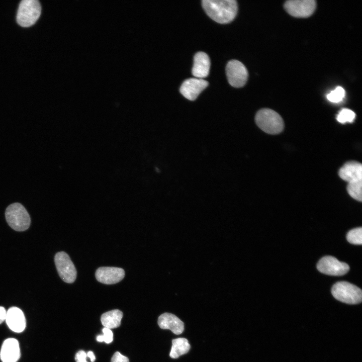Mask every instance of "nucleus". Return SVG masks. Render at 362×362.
<instances>
[{
  "label": "nucleus",
  "mask_w": 362,
  "mask_h": 362,
  "mask_svg": "<svg viewBox=\"0 0 362 362\" xmlns=\"http://www.w3.org/2000/svg\"><path fill=\"white\" fill-rule=\"evenodd\" d=\"M355 117L354 112L348 109H343L338 113L336 119L338 122L341 123L346 122L351 123Z\"/></svg>",
  "instance_id": "obj_21"
},
{
  "label": "nucleus",
  "mask_w": 362,
  "mask_h": 362,
  "mask_svg": "<svg viewBox=\"0 0 362 362\" xmlns=\"http://www.w3.org/2000/svg\"><path fill=\"white\" fill-rule=\"evenodd\" d=\"M202 3L207 14L219 23H229L236 15L237 4L235 0H203Z\"/></svg>",
  "instance_id": "obj_1"
},
{
  "label": "nucleus",
  "mask_w": 362,
  "mask_h": 362,
  "mask_svg": "<svg viewBox=\"0 0 362 362\" xmlns=\"http://www.w3.org/2000/svg\"><path fill=\"white\" fill-rule=\"evenodd\" d=\"M316 2L314 0H290L284 4V8L288 14L296 18H307L315 10Z\"/></svg>",
  "instance_id": "obj_8"
},
{
  "label": "nucleus",
  "mask_w": 362,
  "mask_h": 362,
  "mask_svg": "<svg viewBox=\"0 0 362 362\" xmlns=\"http://www.w3.org/2000/svg\"><path fill=\"white\" fill-rule=\"evenodd\" d=\"M159 326L163 329H169L175 334H181L184 330V324L177 316L169 313H164L158 319Z\"/></svg>",
  "instance_id": "obj_16"
},
{
  "label": "nucleus",
  "mask_w": 362,
  "mask_h": 362,
  "mask_svg": "<svg viewBox=\"0 0 362 362\" xmlns=\"http://www.w3.org/2000/svg\"><path fill=\"white\" fill-rule=\"evenodd\" d=\"M122 317V312L119 310L115 309L103 314L101 317V321L105 327L111 329L118 327L120 325Z\"/></svg>",
  "instance_id": "obj_17"
},
{
  "label": "nucleus",
  "mask_w": 362,
  "mask_h": 362,
  "mask_svg": "<svg viewBox=\"0 0 362 362\" xmlns=\"http://www.w3.org/2000/svg\"><path fill=\"white\" fill-rule=\"evenodd\" d=\"M331 293L336 300L348 304H357L362 300L361 289L345 281L336 283L332 287Z\"/></svg>",
  "instance_id": "obj_4"
},
{
  "label": "nucleus",
  "mask_w": 362,
  "mask_h": 362,
  "mask_svg": "<svg viewBox=\"0 0 362 362\" xmlns=\"http://www.w3.org/2000/svg\"><path fill=\"white\" fill-rule=\"evenodd\" d=\"M86 354L87 356L89 357L92 362H94L95 360L96 357L93 351H89Z\"/></svg>",
  "instance_id": "obj_27"
},
{
  "label": "nucleus",
  "mask_w": 362,
  "mask_h": 362,
  "mask_svg": "<svg viewBox=\"0 0 362 362\" xmlns=\"http://www.w3.org/2000/svg\"><path fill=\"white\" fill-rule=\"evenodd\" d=\"M208 85V82L204 79L190 78L183 82L180 92L187 99L194 101Z\"/></svg>",
  "instance_id": "obj_10"
},
{
  "label": "nucleus",
  "mask_w": 362,
  "mask_h": 362,
  "mask_svg": "<svg viewBox=\"0 0 362 362\" xmlns=\"http://www.w3.org/2000/svg\"><path fill=\"white\" fill-rule=\"evenodd\" d=\"M125 276L123 268L116 267H101L96 272L97 280L100 283L111 285L121 281Z\"/></svg>",
  "instance_id": "obj_11"
},
{
  "label": "nucleus",
  "mask_w": 362,
  "mask_h": 362,
  "mask_svg": "<svg viewBox=\"0 0 362 362\" xmlns=\"http://www.w3.org/2000/svg\"><path fill=\"white\" fill-rule=\"evenodd\" d=\"M54 262L61 279L67 283H73L76 277V270L68 255L63 251L57 252Z\"/></svg>",
  "instance_id": "obj_6"
},
{
  "label": "nucleus",
  "mask_w": 362,
  "mask_h": 362,
  "mask_svg": "<svg viewBox=\"0 0 362 362\" xmlns=\"http://www.w3.org/2000/svg\"><path fill=\"white\" fill-rule=\"evenodd\" d=\"M87 354L83 350H79L75 354V359L76 362H87L86 358Z\"/></svg>",
  "instance_id": "obj_25"
},
{
  "label": "nucleus",
  "mask_w": 362,
  "mask_h": 362,
  "mask_svg": "<svg viewBox=\"0 0 362 362\" xmlns=\"http://www.w3.org/2000/svg\"><path fill=\"white\" fill-rule=\"evenodd\" d=\"M347 241L353 244L361 245L362 244V228H355L350 230L347 234Z\"/></svg>",
  "instance_id": "obj_20"
},
{
  "label": "nucleus",
  "mask_w": 362,
  "mask_h": 362,
  "mask_svg": "<svg viewBox=\"0 0 362 362\" xmlns=\"http://www.w3.org/2000/svg\"><path fill=\"white\" fill-rule=\"evenodd\" d=\"M6 321L10 329L15 332H21L25 328L26 319L24 314L18 307H11L7 311Z\"/></svg>",
  "instance_id": "obj_14"
},
{
  "label": "nucleus",
  "mask_w": 362,
  "mask_h": 362,
  "mask_svg": "<svg viewBox=\"0 0 362 362\" xmlns=\"http://www.w3.org/2000/svg\"><path fill=\"white\" fill-rule=\"evenodd\" d=\"M344 96V89L341 86H337L327 95V99L331 102L337 103L341 102Z\"/></svg>",
  "instance_id": "obj_22"
},
{
  "label": "nucleus",
  "mask_w": 362,
  "mask_h": 362,
  "mask_svg": "<svg viewBox=\"0 0 362 362\" xmlns=\"http://www.w3.org/2000/svg\"><path fill=\"white\" fill-rule=\"evenodd\" d=\"M227 79L230 84L235 87L243 86L248 78V71L246 67L238 60L229 61L226 68Z\"/></svg>",
  "instance_id": "obj_7"
},
{
  "label": "nucleus",
  "mask_w": 362,
  "mask_h": 362,
  "mask_svg": "<svg viewBox=\"0 0 362 362\" xmlns=\"http://www.w3.org/2000/svg\"><path fill=\"white\" fill-rule=\"evenodd\" d=\"M257 125L264 132L269 134H278L284 127L281 116L275 111L264 108L258 111L255 117Z\"/></svg>",
  "instance_id": "obj_2"
},
{
  "label": "nucleus",
  "mask_w": 362,
  "mask_h": 362,
  "mask_svg": "<svg viewBox=\"0 0 362 362\" xmlns=\"http://www.w3.org/2000/svg\"><path fill=\"white\" fill-rule=\"evenodd\" d=\"M317 268L324 274L336 276L344 275L349 269V266L346 263L341 262L332 256L321 258L317 264Z\"/></svg>",
  "instance_id": "obj_9"
},
{
  "label": "nucleus",
  "mask_w": 362,
  "mask_h": 362,
  "mask_svg": "<svg viewBox=\"0 0 362 362\" xmlns=\"http://www.w3.org/2000/svg\"><path fill=\"white\" fill-rule=\"evenodd\" d=\"M103 335H98L97 337V341L99 342H105L107 343H110L113 340V334L110 329L104 327L103 329Z\"/></svg>",
  "instance_id": "obj_23"
},
{
  "label": "nucleus",
  "mask_w": 362,
  "mask_h": 362,
  "mask_svg": "<svg viewBox=\"0 0 362 362\" xmlns=\"http://www.w3.org/2000/svg\"><path fill=\"white\" fill-rule=\"evenodd\" d=\"M5 216L8 224L16 231H25L30 225V215L20 203H15L9 205L6 209Z\"/></svg>",
  "instance_id": "obj_3"
},
{
  "label": "nucleus",
  "mask_w": 362,
  "mask_h": 362,
  "mask_svg": "<svg viewBox=\"0 0 362 362\" xmlns=\"http://www.w3.org/2000/svg\"><path fill=\"white\" fill-rule=\"evenodd\" d=\"M41 7L37 0H23L20 4L17 14L18 23L22 27L33 25L41 14Z\"/></svg>",
  "instance_id": "obj_5"
},
{
  "label": "nucleus",
  "mask_w": 362,
  "mask_h": 362,
  "mask_svg": "<svg viewBox=\"0 0 362 362\" xmlns=\"http://www.w3.org/2000/svg\"><path fill=\"white\" fill-rule=\"evenodd\" d=\"M190 349L188 340L185 338H177L172 340V346L169 353L172 358L187 353Z\"/></svg>",
  "instance_id": "obj_18"
},
{
  "label": "nucleus",
  "mask_w": 362,
  "mask_h": 362,
  "mask_svg": "<svg viewBox=\"0 0 362 362\" xmlns=\"http://www.w3.org/2000/svg\"><path fill=\"white\" fill-rule=\"evenodd\" d=\"M0 356L3 362H17L20 357L18 340L13 338L5 340L2 346Z\"/></svg>",
  "instance_id": "obj_13"
},
{
  "label": "nucleus",
  "mask_w": 362,
  "mask_h": 362,
  "mask_svg": "<svg viewBox=\"0 0 362 362\" xmlns=\"http://www.w3.org/2000/svg\"><path fill=\"white\" fill-rule=\"evenodd\" d=\"M340 177L348 183L362 180L361 164L355 161L346 162L339 170Z\"/></svg>",
  "instance_id": "obj_12"
},
{
  "label": "nucleus",
  "mask_w": 362,
  "mask_h": 362,
  "mask_svg": "<svg viewBox=\"0 0 362 362\" xmlns=\"http://www.w3.org/2000/svg\"><path fill=\"white\" fill-rule=\"evenodd\" d=\"M210 60L208 55L204 52H197L194 58L192 74L196 78L203 79L209 73Z\"/></svg>",
  "instance_id": "obj_15"
},
{
  "label": "nucleus",
  "mask_w": 362,
  "mask_h": 362,
  "mask_svg": "<svg viewBox=\"0 0 362 362\" xmlns=\"http://www.w3.org/2000/svg\"><path fill=\"white\" fill-rule=\"evenodd\" d=\"M7 311L4 307L0 306V324L6 320Z\"/></svg>",
  "instance_id": "obj_26"
},
{
  "label": "nucleus",
  "mask_w": 362,
  "mask_h": 362,
  "mask_svg": "<svg viewBox=\"0 0 362 362\" xmlns=\"http://www.w3.org/2000/svg\"><path fill=\"white\" fill-rule=\"evenodd\" d=\"M362 180L348 183L347 191L348 194L354 199L361 202Z\"/></svg>",
  "instance_id": "obj_19"
},
{
  "label": "nucleus",
  "mask_w": 362,
  "mask_h": 362,
  "mask_svg": "<svg viewBox=\"0 0 362 362\" xmlns=\"http://www.w3.org/2000/svg\"><path fill=\"white\" fill-rule=\"evenodd\" d=\"M111 362H129V360L127 357L117 351L113 354Z\"/></svg>",
  "instance_id": "obj_24"
}]
</instances>
